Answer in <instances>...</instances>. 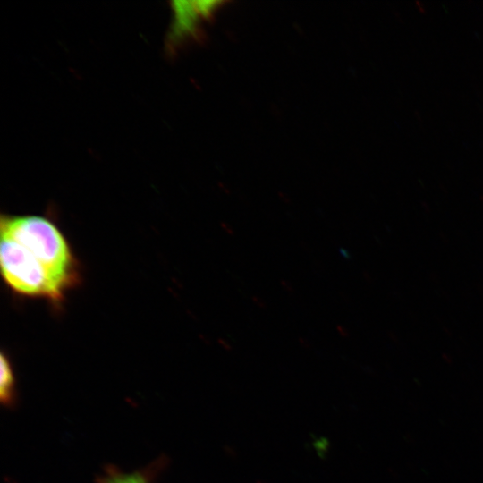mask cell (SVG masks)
<instances>
[{
	"label": "cell",
	"mask_w": 483,
	"mask_h": 483,
	"mask_svg": "<svg viewBox=\"0 0 483 483\" xmlns=\"http://www.w3.org/2000/svg\"><path fill=\"white\" fill-rule=\"evenodd\" d=\"M0 229L1 234L24 246L65 290L78 283V261L66 238L50 219L2 215Z\"/></svg>",
	"instance_id": "1"
},
{
	"label": "cell",
	"mask_w": 483,
	"mask_h": 483,
	"mask_svg": "<svg viewBox=\"0 0 483 483\" xmlns=\"http://www.w3.org/2000/svg\"><path fill=\"white\" fill-rule=\"evenodd\" d=\"M0 266L3 279L15 293L61 301L64 287L21 244L1 234Z\"/></svg>",
	"instance_id": "2"
},
{
	"label": "cell",
	"mask_w": 483,
	"mask_h": 483,
	"mask_svg": "<svg viewBox=\"0 0 483 483\" xmlns=\"http://www.w3.org/2000/svg\"><path fill=\"white\" fill-rule=\"evenodd\" d=\"M164 463L157 461L147 468L133 472H124L114 466L106 467L97 479L98 483H153Z\"/></svg>",
	"instance_id": "3"
},
{
	"label": "cell",
	"mask_w": 483,
	"mask_h": 483,
	"mask_svg": "<svg viewBox=\"0 0 483 483\" xmlns=\"http://www.w3.org/2000/svg\"><path fill=\"white\" fill-rule=\"evenodd\" d=\"M0 361V401L3 406L12 408L17 400L14 371L9 357L4 352Z\"/></svg>",
	"instance_id": "4"
}]
</instances>
